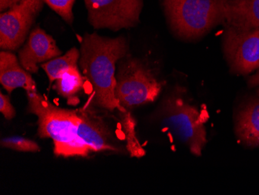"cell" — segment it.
Returning a JSON list of instances; mask_svg holds the SVG:
<instances>
[{
  "label": "cell",
  "instance_id": "4fadbf2b",
  "mask_svg": "<svg viewBox=\"0 0 259 195\" xmlns=\"http://www.w3.org/2000/svg\"><path fill=\"white\" fill-rule=\"evenodd\" d=\"M236 134L241 142L249 146H259V101L250 102L238 113Z\"/></svg>",
  "mask_w": 259,
  "mask_h": 195
},
{
  "label": "cell",
  "instance_id": "52a82bcc",
  "mask_svg": "<svg viewBox=\"0 0 259 195\" xmlns=\"http://www.w3.org/2000/svg\"><path fill=\"white\" fill-rule=\"evenodd\" d=\"M44 0H20L0 15V48L16 51L25 42L30 27L43 8Z\"/></svg>",
  "mask_w": 259,
  "mask_h": 195
},
{
  "label": "cell",
  "instance_id": "ac0fdd59",
  "mask_svg": "<svg viewBox=\"0 0 259 195\" xmlns=\"http://www.w3.org/2000/svg\"><path fill=\"white\" fill-rule=\"evenodd\" d=\"M75 1L76 0H44L47 5L70 25L74 21L73 7Z\"/></svg>",
  "mask_w": 259,
  "mask_h": 195
},
{
  "label": "cell",
  "instance_id": "30bf717a",
  "mask_svg": "<svg viewBox=\"0 0 259 195\" xmlns=\"http://www.w3.org/2000/svg\"><path fill=\"white\" fill-rule=\"evenodd\" d=\"M62 52L52 36L43 29H33L27 42L18 53V59L23 68L30 73H37L39 65L62 55Z\"/></svg>",
  "mask_w": 259,
  "mask_h": 195
},
{
  "label": "cell",
  "instance_id": "5bb4252c",
  "mask_svg": "<svg viewBox=\"0 0 259 195\" xmlns=\"http://www.w3.org/2000/svg\"><path fill=\"white\" fill-rule=\"evenodd\" d=\"M87 82L78 67L70 68L55 81L53 88L58 95L66 99L69 105H77L79 102L78 94L85 89Z\"/></svg>",
  "mask_w": 259,
  "mask_h": 195
},
{
  "label": "cell",
  "instance_id": "6da1fadb",
  "mask_svg": "<svg viewBox=\"0 0 259 195\" xmlns=\"http://www.w3.org/2000/svg\"><path fill=\"white\" fill-rule=\"evenodd\" d=\"M129 45L123 36L107 37L85 33L81 41L78 65L91 87V104L98 108L124 111L115 95L116 64L128 55Z\"/></svg>",
  "mask_w": 259,
  "mask_h": 195
},
{
  "label": "cell",
  "instance_id": "277c9868",
  "mask_svg": "<svg viewBox=\"0 0 259 195\" xmlns=\"http://www.w3.org/2000/svg\"><path fill=\"white\" fill-rule=\"evenodd\" d=\"M116 81L115 95L126 109L152 103L162 90V83L151 68L128 55L118 62Z\"/></svg>",
  "mask_w": 259,
  "mask_h": 195
},
{
  "label": "cell",
  "instance_id": "ffe728a7",
  "mask_svg": "<svg viewBox=\"0 0 259 195\" xmlns=\"http://www.w3.org/2000/svg\"><path fill=\"white\" fill-rule=\"evenodd\" d=\"M250 86L251 87H255V86L259 85V68L257 69V72L250 78L249 81Z\"/></svg>",
  "mask_w": 259,
  "mask_h": 195
},
{
  "label": "cell",
  "instance_id": "5b68a950",
  "mask_svg": "<svg viewBox=\"0 0 259 195\" xmlns=\"http://www.w3.org/2000/svg\"><path fill=\"white\" fill-rule=\"evenodd\" d=\"M161 107L160 113L166 125L193 155L201 157L207 139L204 120L199 110L180 97L167 98Z\"/></svg>",
  "mask_w": 259,
  "mask_h": 195
},
{
  "label": "cell",
  "instance_id": "7c38bea8",
  "mask_svg": "<svg viewBox=\"0 0 259 195\" xmlns=\"http://www.w3.org/2000/svg\"><path fill=\"white\" fill-rule=\"evenodd\" d=\"M225 21L238 30L259 27V0H226Z\"/></svg>",
  "mask_w": 259,
  "mask_h": 195
},
{
  "label": "cell",
  "instance_id": "3957f363",
  "mask_svg": "<svg viewBox=\"0 0 259 195\" xmlns=\"http://www.w3.org/2000/svg\"><path fill=\"white\" fill-rule=\"evenodd\" d=\"M161 1L171 29L181 38H199L225 21L226 0Z\"/></svg>",
  "mask_w": 259,
  "mask_h": 195
},
{
  "label": "cell",
  "instance_id": "2e32d148",
  "mask_svg": "<svg viewBox=\"0 0 259 195\" xmlns=\"http://www.w3.org/2000/svg\"><path fill=\"white\" fill-rule=\"evenodd\" d=\"M118 111V110H117ZM122 130L126 140V148L130 155L135 158L145 157V151L141 146L136 132V120L127 110L118 111Z\"/></svg>",
  "mask_w": 259,
  "mask_h": 195
},
{
  "label": "cell",
  "instance_id": "d6986e66",
  "mask_svg": "<svg viewBox=\"0 0 259 195\" xmlns=\"http://www.w3.org/2000/svg\"><path fill=\"white\" fill-rule=\"evenodd\" d=\"M0 112L7 120H11L16 115V110L10 102V97L3 93L0 94Z\"/></svg>",
  "mask_w": 259,
  "mask_h": 195
},
{
  "label": "cell",
  "instance_id": "8992f818",
  "mask_svg": "<svg viewBox=\"0 0 259 195\" xmlns=\"http://www.w3.org/2000/svg\"><path fill=\"white\" fill-rule=\"evenodd\" d=\"M90 24L113 31L138 25L143 0H84Z\"/></svg>",
  "mask_w": 259,
  "mask_h": 195
},
{
  "label": "cell",
  "instance_id": "9c48e42d",
  "mask_svg": "<svg viewBox=\"0 0 259 195\" xmlns=\"http://www.w3.org/2000/svg\"><path fill=\"white\" fill-rule=\"evenodd\" d=\"M78 110V135L92 152H118L114 134L104 118L93 104H87Z\"/></svg>",
  "mask_w": 259,
  "mask_h": 195
},
{
  "label": "cell",
  "instance_id": "7a4b0ae2",
  "mask_svg": "<svg viewBox=\"0 0 259 195\" xmlns=\"http://www.w3.org/2000/svg\"><path fill=\"white\" fill-rule=\"evenodd\" d=\"M27 111L37 116V135L53 141L56 157H85L92 152L78 135V110L62 108L38 92H27Z\"/></svg>",
  "mask_w": 259,
  "mask_h": 195
},
{
  "label": "cell",
  "instance_id": "8fae6325",
  "mask_svg": "<svg viewBox=\"0 0 259 195\" xmlns=\"http://www.w3.org/2000/svg\"><path fill=\"white\" fill-rule=\"evenodd\" d=\"M0 83L4 88L11 94L17 88L26 92H37V84L22 66L17 57L10 51H2L0 53Z\"/></svg>",
  "mask_w": 259,
  "mask_h": 195
},
{
  "label": "cell",
  "instance_id": "e0dca14e",
  "mask_svg": "<svg viewBox=\"0 0 259 195\" xmlns=\"http://www.w3.org/2000/svg\"><path fill=\"white\" fill-rule=\"evenodd\" d=\"M1 146L17 152H37L40 151V146L37 142L20 136L4 138L1 140Z\"/></svg>",
  "mask_w": 259,
  "mask_h": 195
},
{
  "label": "cell",
  "instance_id": "ba28073f",
  "mask_svg": "<svg viewBox=\"0 0 259 195\" xmlns=\"http://www.w3.org/2000/svg\"><path fill=\"white\" fill-rule=\"evenodd\" d=\"M224 51L230 67L237 73L249 74L259 68V27L238 30L228 27Z\"/></svg>",
  "mask_w": 259,
  "mask_h": 195
},
{
  "label": "cell",
  "instance_id": "9a60e30c",
  "mask_svg": "<svg viewBox=\"0 0 259 195\" xmlns=\"http://www.w3.org/2000/svg\"><path fill=\"white\" fill-rule=\"evenodd\" d=\"M79 58L80 51L74 47L68 51L65 55H60L41 64L40 67L46 73L50 84H52L64 72L69 70L70 68L78 67Z\"/></svg>",
  "mask_w": 259,
  "mask_h": 195
}]
</instances>
